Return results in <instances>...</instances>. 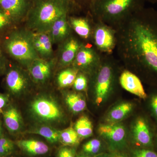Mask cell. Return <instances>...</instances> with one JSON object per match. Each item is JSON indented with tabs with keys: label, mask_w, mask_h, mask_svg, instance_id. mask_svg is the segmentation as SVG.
<instances>
[{
	"label": "cell",
	"mask_w": 157,
	"mask_h": 157,
	"mask_svg": "<svg viewBox=\"0 0 157 157\" xmlns=\"http://www.w3.org/2000/svg\"><path fill=\"white\" fill-rule=\"evenodd\" d=\"M116 30L118 58L141 81L157 86V10L144 7Z\"/></svg>",
	"instance_id": "obj_1"
},
{
	"label": "cell",
	"mask_w": 157,
	"mask_h": 157,
	"mask_svg": "<svg viewBox=\"0 0 157 157\" xmlns=\"http://www.w3.org/2000/svg\"><path fill=\"white\" fill-rule=\"evenodd\" d=\"M145 0H91L89 12L94 21L116 29L136 12L144 8Z\"/></svg>",
	"instance_id": "obj_2"
},
{
	"label": "cell",
	"mask_w": 157,
	"mask_h": 157,
	"mask_svg": "<svg viewBox=\"0 0 157 157\" xmlns=\"http://www.w3.org/2000/svg\"><path fill=\"white\" fill-rule=\"evenodd\" d=\"M74 7L71 0H34L26 18V29L48 32L56 21L68 15Z\"/></svg>",
	"instance_id": "obj_3"
},
{
	"label": "cell",
	"mask_w": 157,
	"mask_h": 157,
	"mask_svg": "<svg viewBox=\"0 0 157 157\" xmlns=\"http://www.w3.org/2000/svg\"><path fill=\"white\" fill-rule=\"evenodd\" d=\"M3 47L12 58L26 68L39 58L34 48L33 32L27 29L9 32L3 40Z\"/></svg>",
	"instance_id": "obj_4"
},
{
	"label": "cell",
	"mask_w": 157,
	"mask_h": 157,
	"mask_svg": "<svg viewBox=\"0 0 157 157\" xmlns=\"http://www.w3.org/2000/svg\"><path fill=\"white\" fill-rule=\"evenodd\" d=\"M117 61L112 55H103L100 66L91 75L92 88L97 106L104 103L113 91L117 80Z\"/></svg>",
	"instance_id": "obj_5"
},
{
	"label": "cell",
	"mask_w": 157,
	"mask_h": 157,
	"mask_svg": "<svg viewBox=\"0 0 157 157\" xmlns=\"http://www.w3.org/2000/svg\"><path fill=\"white\" fill-rule=\"evenodd\" d=\"M29 111L32 117L41 124L60 123L64 119L63 111L52 96L41 94L31 102Z\"/></svg>",
	"instance_id": "obj_6"
},
{
	"label": "cell",
	"mask_w": 157,
	"mask_h": 157,
	"mask_svg": "<svg viewBox=\"0 0 157 157\" xmlns=\"http://www.w3.org/2000/svg\"><path fill=\"white\" fill-rule=\"evenodd\" d=\"M91 43L104 55H112L117 45L115 29L100 21H94Z\"/></svg>",
	"instance_id": "obj_7"
},
{
	"label": "cell",
	"mask_w": 157,
	"mask_h": 157,
	"mask_svg": "<svg viewBox=\"0 0 157 157\" xmlns=\"http://www.w3.org/2000/svg\"><path fill=\"white\" fill-rule=\"evenodd\" d=\"M102 56L91 43L83 42L72 66L91 76L100 66Z\"/></svg>",
	"instance_id": "obj_8"
},
{
	"label": "cell",
	"mask_w": 157,
	"mask_h": 157,
	"mask_svg": "<svg viewBox=\"0 0 157 157\" xmlns=\"http://www.w3.org/2000/svg\"><path fill=\"white\" fill-rule=\"evenodd\" d=\"M150 117L145 115H140L134 121L132 136L137 147L154 149L155 131L157 126H153Z\"/></svg>",
	"instance_id": "obj_9"
},
{
	"label": "cell",
	"mask_w": 157,
	"mask_h": 157,
	"mask_svg": "<svg viewBox=\"0 0 157 157\" xmlns=\"http://www.w3.org/2000/svg\"><path fill=\"white\" fill-rule=\"evenodd\" d=\"M6 72L5 83L10 94L18 97L28 90L32 80L28 72L18 66H13Z\"/></svg>",
	"instance_id": "obj_10"
},
{
	"label": "cell",
	"mask_w": 157,
	"mask_h": 157,
	"mask_svg": "<svg viewBox=\"0 0 157 157\" xmlns=\"http://www.w3.org/2000/svg\"><path fill=\"white\" fill-rule=\"evenodd\" d=\"M98 133L114 151H118L126 145V129L121 123L101 124L98 127Z\"/></svg>",
	"instance_id": "obj_11"
},
{
	"label": "cell",
	"mask_w": 157,
	"mask_h": 157,
	"mask_svg": "<svg viewBox=\"0 0 157 157\" xmlns=\"http://www.w3.org/2000/svg\"><path fill=\"white\" fill-rule=\"evenodd\" d=\"M56 59H36L27 67L32 81L37 84H45L51 76Z\"/></svg>",
	"instance_id": "obj_12"
},
{
	"label": "cell",
	"mask_w": 157,
	"mask_h": 157,
	"mask_svg": "<svg viewBox=\"0 0 157 157\" xmlns=\"http://www.w3.org/2000/svg\"><path fill=\"white\" fill-rule=\"evenodd\" d=\"M82 42L72 34L60 44L57 59L59 67L64 68L72 66Z\"/></svg>",
	"instance_id": "obj_13"
},
{
	"label": "cell",
	"mask_w": 157,
	"mask_h": 157,
	"mask_svg": "<svg viewBox=\"0 0 157 157\" xmlns=\"http://www.w3.org/2000/svg\"><path fill=\"white\" fill-rule=\"evenodd\" d=\"M31 5L29 0H0V8L15 23L26 19Z\"/></svg>",
	"instance_id": "obj_14"
},
{
	"label": "cell",
	"mask_w": 157,
	"mask_h": 157,
	"mask_svg": "<svg viewBox=\"0 0 157 157\" xmlns=\"http://www.w3.org/2000/svg\"><path fill=\"white\" fill-rule=\"evenodd\" d=\"M119 82L123 88L143 100L147 97L142 81L137 75L130 70H123L119 76Z\"/></svg>",
	"instance_id": "obj_15"
},
{
	"label": "cell",
	"mask_w": 157,
	"mask_h": 157,
	"mask_svg": "<svg viewBox=\"0 0 157 157\" xmlns=\"http://www.w3.org/2000/svg\"><path fill=\"white\" fill-rule=\"evenodd\" d=\"M68 19L72 30L79 38L85 42L91 43L94 21L90 13L88 17L71 16Z\"/></svg>",
	"instance_id": "obj_16"
},
{
	"label": "cell",
	"mask_w": 157,
	"mask_h": 157,
	"mask_svg": "<svg viewBox=\"0 0 157 157\" xmlns=\"http://www.w3.org/2000/svg\"><path fill=\"white\" fill-rule=\"evenodd\" d=\"M33 40L34 48L39 58L44 59L54 58L53 42L48 32H33Z\"/></svg>",
	"instance_id": "obj_17"
},
{
	"label": "cell",
	"mask_w": 157,
	"mask_h": 157,
	"mask_svg": "<svg viewBox=\"0 0 157 157\" xmlns=\"http://www.w3.org/2000/svg\"><path fill=\"white\" fill-rule=\"evenodd\" d=\"M4 124L10 134L17 135L23 128L22 117L15 106L9 105L2 113Z\"/></svg>",
	"instance_id": "obj_18"
},
{
	"label": "cell",
	"mask_w": 157,
	"mask_h": 157,
	"mask_svg": "<svg viewBox=\"0 0 157 157\" xmlns=\"http://www.w3.org/2000/svg\"><path fill=\"white\" fill-rule=\"evenodd\" d=\"M68 15L57 20L48 31L53 44L62 43L73 34V30L68 19Z\"/></svg>",
	"instance_id": "obj_19"
},
{
	"label": "cell",
	"mask_w": 157,
	"mask_h": 157,
	"mask_svg": "<svg viewBox=\"0 0 157 157\" xmlns=\"http://www.w3.org/2000/svg\"><path fill=\"white\" fill-rule=\"evenodd\" d=\"M134 105L129 102H124L117 104L107 113L105 118L107 123H120L131 114Z\"/></svg>",
	"instance_id": "obj_20"
},
{
	"label": "cell",
	"mask_w": 157,
	"mask_h": 157,
	"mask_svg": "<svg viewBox=\"0 0 157 157\" xmlns=\"http://www.w3.org/2000/svg\"><path fill=\"white\" fill-rule=\"evenodd\" d=\"M15 144L21 150L31 155H42L46 154L49 151L48 145L40 140L33 139L20 140L15 141Z\"/></svg>",
	"instance_id": "obj_21"
},
{
	"label": "cell",
	"mask_w": 157,
	"mask_h": 157,
	"mask_svg": "<svg viewBox=\"0 0 157 157\" xmlns=\"http://www.w3.org/2000/svg\"><path fill=\"white\" fill-rule=\"evenodd\" d=\"M60 133L61 131L48 124H41L27 132L28 134L40 135L51 144L56 143L59 141Z\"/></svg>",
	"instance_id": "obj_22"
},
{
	"label": "cell",
	"mask_w": 157,
	"mask_h": 157,
	"mask_svg": "<svg viewBox=\"0 0 157 157\" xmlns=\"http://www.w3.org/2000/svg\"><path fill=\"white\" fill-rule=\"evenodd\" d=\"M65 102L71 112L78 113L86 108V104L84 97L77 92L67 93L65 97Z\"/></svg>",
	"instance_id": "obj_23"
},
{
	"label": "cell",
	"mask_w": 157,
	"mask_h": 157,
	"mask_svg": "<svg viewBox=\"0 0 157 157\" xmlns=\"http://www.w3.org/2000/svg\"><path fill=\"white\" fill-rule=\"evenodd\" d=\"M58 74L57 84L60 88H66L73 85L79 71L73 66L64 68Z\"/></svg>",
	"instance_id": "obj_24"
},
{
	"label": "cell",
	"mask_w": 157,
	"mask_h": 157,
	"mask_svg": "<svg viewBox=\"0 0 157 157\" xmlns=\"http://www.w3.org/2000/svg\"><path fill=\"white\" fill-rule=\"evenodd\" d=\"M80 139H84L91 136L93 134L92 122L86 116L79 118L74 125V128Z\"/></svg>",
	"instance_id": "obj_25"
},
{
	"label": "cell",
	"mask_w": 157,
	"mask_h": 157,
	"mask_svg": "<svg viewBox=\"0 0 157 157\" xmlns=\"http://www.w3.org/2000/svg\"><path fill=\"white\" fill-rule=\"evenodd\" d=\"M80 138L73 128H69L61 131L59 141L65 146L73 147L79 143Z\"/></svg>",
	"instance_id": "obj_26"
},
{
	"label": "cell",
	"mask_w": 157,
	"mask_h": 157,
	"mask_svg": "<svg viewBox=\"0 0 157 157\" xmlns=\"http://www.w3.org/2000/svg\"><path fill=\"white\" fill-rule=\"evenodd\" d=\"M153 89L145 99L148 114L155 124L157 126V86H153Z\"/></svg>",
	"instance_id": "obj_27"
},
{
	"label": "cell",
	"mask_w": 157,
	"mask_h": 157,
	"mask_svg": "<svg viewBox=\"0 0 157 157\" xmlns=\"http://www.w3.org/2000/svg\"><path fill=\"white\" fill-rule=\"evenodd\" d=\"M103 145L101 140L98 139H93L83 144L82 147L84 154L91 156L97 155L100 153Z\"/></svg>",
	"instance_id": "obj_28"
},
{
	"label": "cell",
	"mask_w": 157,
	"mask_h": 157,
	"mask_svg": "<svg viewBox=\"0 0 157 157\" xmlns=\"http://www.w3.org/2000/svg\"><path fill=\"white\" fill-rule=\"evenodd\" d=\"M15 142L3 135L0 137V157H8L15 149Z\"/></svg>",
	"instance_id": "obj_29"
},
{
	"label": "cell",
	"mask_w": 157,
	"mask_h": 157,
	"mask_svg": "<svg viewBox=\"0 0 157 157\" xmlns=\"http://www.w3.org/2000/svg\"><path fill=\"white\" fill-rule=\"evenodd\" d=\"M87 74L79 71L73 82V87L76 92L86 90L89 83Z\"/></svg>",
	"instance_id": "obj_30"
},
{
	"label": "cell",
	"mask_w": 157,
	"mask_h": 157,
	"mask_svg": "<svg viewBox=\"0 0 157 157\" xmlns=\"http://www.w3.org/2000/svg\"><path fill=\"white\" fill-rule=\"evenodd\" d=\"M131 157H157V152L153 148L137 147L132 151Z\"/></svg>",
	"instance_id": "obj_31"
},
{
	"label": "cell",
	"mask_w": 157,
	"mask_h": 157,
	"mask_svg": "<svg viewBox=\"0 0 157 157\" xmlns=\"http://www.w3.org/2000/svg\"><path fill=\"white\" fill-rule=\"evenodd\" d=\"M15 24L11 17L0 8V33L10 29Z\"/></svg>",
	"instance_id": "obj_32"
},
{
	"label": "cell",
	"mask_w": 157,
	"mask_h": 157,
	"mask_svg": "<svg viewBox=\"0 0 157 157\" xmlns=\"http://www.w3.org/2000/svg\"><path fill=\"white\" fill-rule=\"evenodd\" d=\"M57 157H76V149L73 147H63L58 151Z\"/></svg>",
	"instance_id": "obj_33"
},
{
	"label": "cell",
	"mask_w": 157,
	"mask_h": 157,
	"mask_svg": "<svg viewBox=\"0 0 157 157\" xmlns=\"http://www.w3.org/2000/svg\"><path fill=\"white\" fill-rule=\"evenodd\" d=\"M10 96L7 94H0V113L3 112L9 105Z\"/></svg>",
	"instance_id": "obj_34"
},
{
	"label": "cell",
	"mask_w": 157,
	"mask_h": 157,
	"mask_svg": "<svg viewBox=\"0 0 157 157\" xmlns=\"http://www.w3.org/2000/svg\"><path fill=\"white\" fill-rule=\"evenodd\" d=\"M7 62L3 54L2 50L0 47V75L6 73L7 70Z\"/></svg>",
	"instance_id": "obj_35"
},
{
	"label": "cell",
	"mask_w": 157,
	"mask_h": 157,
	"mask_svg": "<svg viewBox=\"0 0 157 157\" xmlns=\"http://www.w3.org/2000/svg\"><path fill=\"white\" fill-rule=\"evenodd\" d=\"M74 6L82 8L86 7L89 9L91 0H71Z\"/></svg>",
	"instance_id": "obj_36"
},
{
	"label": "cell",
	"mask_w": 157,
	"mask_h": 157,
	"mask_svg": "<svg viewBox=\"0 0 157 157\" xmlns=\"http://www.w3.org/2000/svg\"><path fill=\"white\" fill-rule=\"evenodd\" d=\"M110 155V157H127L123 153L119 151H114Z\"/></svg>",
	"instance_id": "obj_37"
},
{
	"label": "cell",
	"mask_w": 157,
	"mask_h": 157,
	"mask_svg": "<svg viewBox=\"0 0 157 157\" xmlns=\"http://www.w3.org/2000/svg\"><path fill=\"white\" fill-rule=\"evenodd\" d=\"M93 157H110V155L107 153H101Z\"/></svg>",
	"instance_id": "obj_38"
},
{
	"label": "cell",
	"mask_w": 157,
	"mask_h": 157,
	"mask_svg": "<svg viewBox=\"0 0 157 157\" xmlns=\"http://www.w3.org/2000/svg\"><path fill=\"white\" fill-rule=\"evenodd\" d=\"M156 147L157 148V126L156 127L155 131L154 137V147Z\"/></svg>",
	"instance_id": "obj_39"
},
{
	"label": "cell",
	"mask_w": 157,
	"mask_h": 157,
	"mask_svg": "<svg viewBox=\"0 0 157 157\" xmlns=\"http://www.w3.org/2000/svg\"><path fill=\"white\" fill-rule=\"evenodd\" d=\"M3 135H4V133H3L2 122L0 119V137H2Z\"/></svg>",
	"instance_id": "obj_40"
},
{
	"label": "cell",
	"mask_w": 157,
	"mask_h": 157,
	"mask_svg": "<svg viewBox=\"0 0 157 157\" xmlns=\"http://www.w3.org/2000/svg\"><path fill=\"white\" fill-rule=\"evenodd\" d=\"M145 1L151 4H155L157 3V0H145Z\"/></svg>",
	"instance_id": "obj_41"
},
{
	"label": "cell",
	"mask_w": 157,
	"mask_h": 157,
	"mask_svg": "<svg viewBox=\"0 0 157 157\" xmlns=\"http://www.w3.org/2000/svg\"><path fill=\"white\" fill-rule=\"evenodd\" d=\"M76 157H93L87 155L85 154H81L77 155L76 156Z\"/></svg>",
	"instance_id": "obj_42"
}]
</instances>
